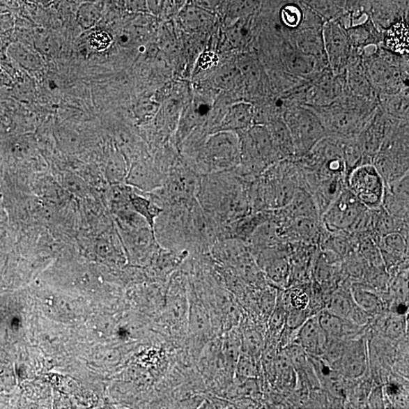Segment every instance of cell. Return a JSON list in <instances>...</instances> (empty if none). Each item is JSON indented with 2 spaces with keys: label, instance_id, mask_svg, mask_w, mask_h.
Returning <instances> with one entry per match:
<instances>
[{
  "label": "cell",
  "instance_id": "obj_18",
  "mask_svg": "<svg viewBox=\"0 0 409 409\" xmlns=\"http://www.w3.org/2000/svg\"><path fill=\"white\" fill-rule=\"evenodd\" d=\"M385 46L389 51L399 56L408 54V29L403 22H399L388 30L385 39Z\"/></svg>",
  "mask_w": 409,
  "mask_h": 409
},
{
  "label": "cell",
  "instance_id": "obj_22",
  "mask_svg": "<svg viewBox=\"0 0 409 409\" xmlns=\"http://www.w3.org/2000/svg\"><path fill=\"white\" fill-rule=\"evenodd\" d=\"M353 297L357 306L369 313L377 311L381 306L378 295L366 290L357 288Z\"/></svg>",
  "mask_w": 409,
  "mask_h": 409
},
{
  "label": "cell",
  "instance_id": "obj_12",
  "mask_svg": "<svg viewBox=\"0 0 409 409\" xmlns=\"http://www.w3.org/2000/svg\"><path fill=\"white\" fill-rule=\"evenodd\" d=\"M366 352L362 341H353L348 345L342 355L341 366L345 376L359 378L366 370Z\"/></svg>",
  "mask_w": 409,
  "mask_h": 409
},
{
  "label": "cell",
  "instance_id": "obj_10",
  "mask_svg": "<svg viewBox=\"0 0 409 409\" xmlns=\"http://www.w3.org/2000/svg\"><path fill=\"white\" fill-rule=\"evenodd\" d=\"M409 176L385 184L382 207L397 219L408 221Z\"/></svg>",
  "mask_w": 409,
  "mask_h": 409
},
{
  "label": "cell",
  "instance_id": "obj_11",
  "mask_svg": "<svg viewBox=\"0 0 409 409\" xmlns=\"http://www.w3.org/2000/svg\"><path fill=\"white\" fill-rule=\"evenodd\" d=\"M300 346L312 356H318L326 352L328 337L322 330L318 318L304 322L298 336Z\"/></svg>",
  "mask_w": 409,
  "mask_h": 409
},
{
  "label": "cell",
  "instance_id": "obj_14",
  "mask_svg": "<svg viewBox=\"0 0 409 409\" xmlns=\"http://www.w3.org/2000/svg\"><path fill=\"white\" fill-rule=\"evenodd\" d=\"M256 113L249 103H239L231 108L222 123L224 132H245L254 127Z\"/></svg>",
  "mask_w": 409,
  "mask_h": 409
},
{
  "label": "cell",
  "instance_id": "obj_32",
  "mask_svg": "<svg viewBox=\"0 0 409 409\" xmlns=\"http://www.w3.org/2000/svg\"><path fill=\"white\" fill-rule=\"evenodd\" d=\"M402 321L398 318H394L389 321L387 326V334L392 337H398L402 332Z\"/></svg>",
  "mask_w": 409,
  "mask_h": 409
},
{
  "label": "cell",
  "instance_id": "obj_3",
  "mask_svg": "<svg viewBox=\"0 0 409 409\" xmlns=\"http://www.w3.org/2000/svg\"><path fill=\"white\" fill-rule=\"evenodd\" d=\"M372 164L385 184L408 173V121L392 119L384 141Z\"/></svg>",
  "mask_w": 409,
  "mask_h": 409
},
{
  "label": "cell",
  "instance_id": "obj_26",
  "mask_svg": "<svg viewBox=\"0 0 409 409\" xmlns=\"http://www.w3.org/2000/svg\"><path fill=\"white\" fill-rule=\"evenodd\" d=\"M258 0H232L231 10L234 16H245L254 12Z\"/></svg>",
  "mask_w": 409,
  "mask_h": 409
},
{
  "label": "cell",
  "instance_id": "obj_19",
  "mask_svg": "<svg viewBox=\"0 0 409 409\" xmlns=\"http://www.w3.org/2000/svg\"><path fill=\"white\" fill-rule=\"evenodd\" d=\"M319 324L327 337L339 338L353 332L352 323L347 322V319L337 316L327 311L318 318Z\"/></svg>",
  "mask_w": 409,
  "mask_h": 409
},
{
  "label": "cell",
  "instance_id": "obj_6",
  "mask_svg": "<svg viewBox=\"0 0 409 409\" xmlns=\"http://www.w3.org/2000/svg\"><path fill=\"white\" fill-rule=\"evenodd\" d=\"M346 187L370 210L382 206L385 183L373 164H365L348 175Z\"/></svg>",
  "mask_w": 409,
  "mask_h": 409
},
{
  "label": "cell",
  "instance_id": "obj_1",
  "mask_svg": "<svg viewBox=\"0 0 409 409\" xmlns=\"http://www.w3.org/2000/svg\"><path fill=\"white\" fill-rule=\"evenodd\" d=\"M300 171L294 160L277 162L248 187L251 210L275 211L288 205L300 187Z\"/></svg>",
  "mask_w": 409,
  "mask_h": 409
},
{
  "label": "cell",
  "instance_id": "obj_13",
  "mask_svg": "<svg viewBox=\"0 0 409 409\" xmlns=\"http://www.w3.org/2000/svg\"><path fill=\"white\" fill-rule=\"evenodd\" d=\"M280 161L295 160V150L288 127L283 118L275 119L266 127Z\"/></svg>",
  "mask_w": 409,
  "mask_h": 409
},
{
  "label": "cell",
  "instance_id": "obj_2",
  "mask_svg": "<svg viewBox=\"0 0 409 409\" xmlns=\"http://www.w3.org/2000/svg\"><path fill=\"white\" fill-rule=\"evenodd\" d=\"M311 107L321 118L327 136L344 140L358 136L378 109L377 102L353 95H343L325 107Z\"/></svg>",
  "mask_w": 409,
  "mask_h": 409
},
{
  "label": "cell",
  "instance_id": "obj_27",
  "mask_svg": "<svg viewBox=\"0 0 409 409\" xmlns=\"http://www.w3.org/2000/svg\"><path fill=\"white\" fill-rule=\"evenodd\" d=\"M237 369L240 377L250 378L256 376V365L249 355H242L240 357Z\"/></svg>",
  "mask_w": 409,
  "mask_h": 409
},
{
  "label": "cell",
  "instance_id": "obj_15",
  "mask_svg": "<svg viewBox=\"0 0 409 409\" xmlns=\"http://www.w3.org/2000/svg\"><path fill=\"white\" fill-rule=\"evenodd\" d=\"M295 45L303 54L315 58L321 64L327 63L322 33L312 30L302 31L295 36Z\"/></svg>",
  "mask_w": 409,
  "mask_h": 409
},
{
  "label": "cell",
  "instance_id": "obj_23",
  "mask_svg": "<svg viewBox=\"0 0 409 409\" xmlns=\"http://www.w3.org/2000/svg\"><path fill=\"white\" fill-rule=\"evenodd\" d=\"M353 300L343 293H336L330 300L327 311L345 319L349 318L354 308Z\"/></svg>",
  "mask_w": 409,
  "mask_h": 409
},
{
  "label": "cell",
  "instance_id": "obj_4",
  "mask_svg": "<svg viewBox=\"0 0 409 409\" xmlns=\"http://www.w3.org/2000/svg\"><path fill=\"white\" fill-rule=\"evenodd\" d=\"M371 210L364 207L351 191L346 187L327 210L321 220L329 232L364 234L371 229Z\"/></svg>",
  "mask_w": 409,
  "mask_h": 409
},
{
  "label": "cell",
  "instance_id": "obj_30",
  "mask_svg": "<svg viewBox=\"0 0 409 409\" xmlns=\"http://www.w3.org/2000/svg\"><path fill=\"white\" fill-rule=\"evenodd\" d=\"M245 342L248 350L250 353H257L259 350L261 345V339L258 334L255 332H248L245 337Z\"/></svg>",
  "mask_w": 409,
  "mask_h": 409
},
{
  "label": "cell",
  "instance_id": "obj_17",
  "mask_svg": "<svg viewBox=\"0 0 409 409\" xmlns=\"http://www.w3.org/2000/svg\"><path fill=\"white\" fill-rule=\"evenodd\" d=\"M380 109L387 116L399 121H408V95L401 91L385 95Z\"/></svg>",
  "mask_w": 409,
  "mask_h": 409
},
{
  "label": "cell",
  "instance_id": "obj_5",
  "mask_svg": "<svg viewBox=\"0 0 409 409\" xmlns=\"http://www.w3.org/2000/svg\"><path fill=\"white\" fill-rule=\"evenodd\" d=\"M283 118L292 137L295 160L307 155L327 136L325 128L317 112L304 104L287 109Z\"/></svg>",
  "mask_w": 409,
  "mask_h": 409
},
{
  "label": "cell",
  "instance_id": "obj_28",
  "mask_svg": "<svg viewBox=\"0 0 409 409\" xmlns=\"http://www.w3.org/2000/svg\"><path fill=\"white\" fill-rule=\"evenodd\" d=\"M289 300L291 308L295 310L304 311L309 304L308 294L300 289L292 291L290 293Z\"/></svg>",
  "mask_w": 409,
  "mask_h": 409
},
{
  "label": "cell",
  "instance_id": "obj_24",
  "mask_svg": "<svg viewBox=\"0 0 409 409\" xmlns=\"http://www.w3.org/2000/svg\"><path fill=\"white\" fill-rule=\"evenodd\" d=\"M281 20L287 29H298L302 21L300 8L295 5L285 6L281 11Z\"/></svg>",
  "mask_w": 409,
  "mask_h": 409
},
{
  "label": "cell",
  "instance_id": "obj_7",
  "mask_svg": "<svg viewBox=\"0 0 409 409\" xmlns=\"http://www.w3.org/2000/svg\"><path fill=\"white\" fill-rule=\"evenodd\" d=\"M395 56L389 53L374 54L363 64L364 71L374 89L384 95H391L401 91L405 73Z\"/></svg>",
  "mask_w": 409,
  "mask_h": 409
},
{
  "label": "cell",
  "instance_id": "obj_16",
  "mask_svg": "<svg viewBox=\"0 0 409 409\" xmlns=\"http://www.w3.org/2000/svg\"><path fill=\"white\" fill-rule=\"evenodd\" d=\"M380 249L383 261L388 266L394 265L401 261L408 252L406 238L399 233H391L380 238Z\"/></svg>",
  "mask_w": 409,
  "mask_h": 409
},
{
  "label": "cell",
  "instance_id": "obj_29",
  "mask_svg": "<svg viewBox=\"0 0 409 409\" xmlns=\"http://www.w3.org/2000/svg\"><path fill=\"white\" fill-rule=\"evenodd\" d=\"M91 45L98 49H105L110 43V39L108 34L104 32H95L91 37Z\"/></svg>",
  "mask_w": 409,
  "mask_h": 409
},
{
  "label": "cell",
  "instance_id": "obj_9",
  "mask_svg": "<svg viewBox=\"0 0 409 409\" xmlns=\"http://www.w3.org/2000/svg\"><path fill=\"white\" fill-rule=\"evenodd\" d=\"M322 36L330 70L337 75L342 74L350 60L352 47L348 34L338 24L328 23Z\"/></svg>",
  "mask_w": 409,
  "mask_h": 409
},
{
  "label": "cell",
  "instance_id": "obj_20",
  "mask_svg": "<svg viewBox=\"0 0 409 409\" xmlns=\"http://www.w3.org/2000/svg\"><path fill=\"white\" fill-rule=\"evenodd\" d=\"M129 199L134 211L143 217L153 231L155 219L160 215L162 208L151 200L134 193H130Z\"/></svg>",
  "mask_w": 409,
  "mask_h": 409
},
{
  "label": "cell",
  "instance_id": "obj_25",
  "mask_svg": "<svg viewBox=\"0 0 409 409\" xmlns=\"http://www.w3.org/2000/svg\"><path fill=\"white\" fill-rule=\"evenodd\" d=\"M287 356L293 364L294 369L302 370L307 366V352L300 345H293L286 352Z\"/></svg>",
  "mask_w": 409,
  "mask_h": 409
},
{
  "label": "cell",
  "instance_id": "obj_21",
  "mask_svg": "<svg viewBox=\"0 0 409 409\" xmlns=\"http://www.w3.org/2000/svg\"><path fill=\"white\" fill-rule=\"evenodd\" d=\"M262 260L265 272L272 281L279 284L287 280L291 272V265L285 256H268Z\"/></svg>",
  "mask_w": 409,
  "mask_h": 409
},
{
  "label": "cell",
  "instance_id": "obj_8",
  "mask_svg": "<svg viewBox=\"0 0 409 409\" xmlns=\"http://www.w3.org/2000/svg\"><path fill=\"white\" fill-rule=\"evenodd\" d=\"M240 156L239 138L231 132H224L208 141L202 162L208 171H229L239 167Z\"/></svg>",
  "mask_w": 409,
  "mask_h": 409
},
{
  "label": "cell",
  "instance_id": "obj_31",
  "mask_svg": "<svg viewBox=\"0 0 409 409\" xmlns=\"http://www.w3.org/2000/svg\"><path fill=\"white\" fill-rule=\"evenodd\" d=\"M293 311H291L290 315L288 316V319H287V322H288V325L291 327H297L304 323V311L295 310L292 309Z\"/></svg>",
  "mask_w": 409,
  "mask_h": 409
}]
</instances>
